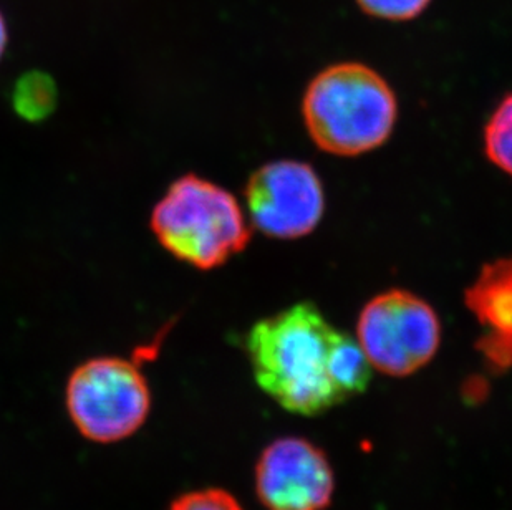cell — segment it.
Returning a JSON list of instances; mask_svg holds the SVG:
<instances>
[{
	"instance_id": "7",
	"label": "cell",
	"mask_w": 512,
	"mask_h": 510,
	"mask_svg": "<svg viewBox=\"0 0 512 510\" xmlns=\"http://www.w3.org/2000/svg\"><path fill=\"white\" fill-rule=\"evenodd\" d=\"M257 494L269 510H324L334 494V472L324 453L299 438L269 446L257 464Z\"/></svg>"
},
{
	"instance_id": "11",
	"label": "cell",
	"mask_w": 512,
	"mask_h": 510,
	"mask_svg": "<svg viewBox=\"0 0 512 510\" xmlns=\"http://www.w3.org/2000/svg\"><path fill=\"white\" fill-rule=\"evenodd\" d=\"M358 7L375 19L406 22L420 17L433 0H355Z\"/></svg>"
},
{
	"instance_id": "6",
	"label": "cell",
	"mask_w": 512,
	"mask_h": 510,
	"mask_svg": "<svg viewBox=\"0 0 512 510\" xmlns=\"http://www.w3.org/2000/svg\"><path fill=\"white\" fill-rule=\"evenodd\" d=\"M247 209L259 231L292 241L309 236L325 212L324 186L307 163L281 159L264 164L247 181Z\"/></svg>"
},
{
	"instance_id": "2",
	"label": "cell",
	"mask_w": 512,
	"mask_h": 510,
	"mask_svg": "<svg viewBox=\"0 0 512 510\" xmlns=\"http://www.w3.org/2000/svg\"><path fill=\"white\" fill-rule=\"evenodd\" d=\"M305 128L319 150L360 156L392 136L398 103L387 80L363 63L330 65L305 90Z\"/></svg>"
},
{
	"instance_id": "5",
	"label": "cell",
	"mask_w": 512,
	"mask_h": 510,
	"mask_svg": "<svg viewBox=\"0 0 512 510\" xmlns=\"http://www.w3.org/2000/svg\"><path fill=\"white\" fill-rule=\"evenodd\" d=\"M357 340L373 368L390 376L413 375L438 352L440 318L413 292L387 290L363 307Z\"/></svg>"
},
{
	"instance_id": "13",
	"label": "cell",
	"mask_w": 512,
	"mask_h": 510,
	"mask_svg": "<svg viewBox=\"0 0 512 510\" xmlns=\"http://www.w3.org/2000/svg\"><path fill=\"white\" fill-rule=\"evenodd\" d=\"M7 44H9V32H7L4 15L0 12V58L4 57Z\"/></svg>"
},
{
	"instance_id": "10",
	"label": "cell",
	"mask_w": 512,
	"mask_h": 510,
	"mask_svg": "<svg viewBox=\"0 0 512 510\" xmlns=\"http://www.w3.org/2000/svg\"><path fill=\"white\" fill-rule=\"evenodd\" d=\"M484 151L494 166L512 176V93L499 103L484 128Z\"/></svg>"
},
{
	"instance_id": "3",
	"label": "cell",
	"mask_w": 512,
	"mask_h": 510,
	"mask_svg": "<svg viewBox=\"0 0 512 510\" xmlns=\"http://www.w3.org/2000/svg\"><path fill=\"white\" fill-rule=\"evenodd\" d=\"M151 229L166 251L201 270L221 267L251 242L237 199L196 174L171 184L151 214Z\"/></svg>"
},
{
	"instance_id": "12",
	"label": "cell",
	"mask_w": 512,
	"mask_h": 510,
	"mask_svg": "<svg viewBox=\"0 0 512 510\" xmlns=\"http://www.w3.org/2000/svg\"><path fill=\"white\" fill-rule=\"evenodd\" d=\"M170 510H242L236 499L219 489L191 492L179 497Z\"/></svg>"
},
{
	"instance_id": "9",
	"label": "cell",
	"mask_w": 512,
	"mask_h": 510,
	"mask_svg": "<svg viewBox=\"0 0 512 510\" xmlns=\"http://www.w3.org/2000/svg\"><path fill=\"white\" fill-rule=\"evenodd\" d=\"M58 90L54 80L44 72H29L15 82L10 105L22 120L45 121L57 108Z\"/></svg>"
},
{
	"instance_id": "1",
	"label": "cell",
	"mask_w": 512,
	"mask_h": 510,
	"mask_svg": "<svg viewBox=\"0 0 512 510\" xmlns=\"http://www.w3.org/2000/svg\"><path fill=\"white\" fill-rule=\"evenodd\" d=\"M340 333L312 302L257 322L246 343L257 383L290 413L315 416L342 405L334 376Z\"/></svg>"
},
{
	"instance_id": "8",
	"label": "cell",
	"mask_w": 512,
	"mask_h": 510,
	"mask_svg": "<svg viewBox=\"0 0 512 510\" xmlns=\"http://www.w3.org/2000/svg\"><path fill=\"white\" fill-rule=\"evenodd\" d=\"M483 335L476 348L494 370L512 368V255L484 265L464 292Z\"/></svg>"
},
{
	"instance_id": "4",
	"label": "cell",
	"mask_w": 512,
	"mask_h": 510,
	"mask_svg": "<svg viewBox=\"0 0 512 510\" xmlns=\"http://www.w3.org/2000/svg\"><path fill=\"white\" fill-rule=\"evenodd\" d=\"M150 405L145 375L125 358L85 361L68 380V413L78 431L97 443H116L138 431Z\"/></svg>"
}]
</instances>
